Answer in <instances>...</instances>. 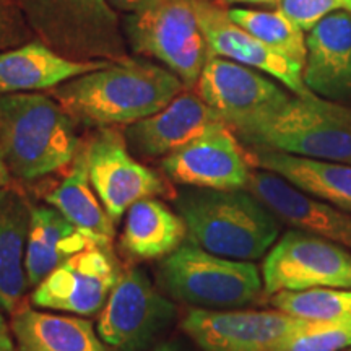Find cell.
I'll return each mask as SVG.
<instances>
[{
	"mask_svg": "<svg viewBox=\"0 0 351 351\" xmlns=\"http://www.w3.org/2000/svg\"><path fill=\"white\" fill-rule=\"evenodd\" d=\"M176 317L173 302L153 287L140 267L124 271L99 311L96 330L114 351H143Z\"/></svg>",
	"mask_w": 351,
	"mask_h": 351,
	"instance_id": "cell-8",
	"label": "cell"
},
{
	"mask_svg": "<svg viewBox=\"0 0 351 351\" xmlns=\"http://www.w3.org/2000/svg\"><path fill=\"white\" fill-rule=\"evenodd\" d=\"M302 80L314 95L351 101V12H333L307 33Z\"/></svg>",
	"mask_w": 351,
	"mask_h": 351,
	"instance_id": "cell-18",
	"label": "cell"
},
{
	"mask_svg": "<svg viewBox=\"0 0 351 351\" xmlns=\"http://www.w3.org/2000/svg\"><path fill=\"white\" fill-rule=\"evenodd\" d=\"M221 122V117L199 95L186 88L161 111L125 125L122 134L137 155L165 158Z\"/></svg>",
	"mask_w": 351,
	"mask_h": 351,
	"instance_id": "cell-17",
	"label": "cell"
},
{
	"mask_svg": "<svg viewBox=\"0 0 351 351\" xmlns=\"http://www.w3.org/2000/svg\"><path fill=\"white\" fill-rule=\"evenodd\" d=\"M12 179L13 176L5 163V158H3L2 150H0V191H2L3 187H7L8 184H12Z\"/></svg>",
	"mask_w": 351,
	"mask_h": 351,
	"instance_id": "cell-34",
	"label": "cell"
},
{
	"mask_svg": "<svg viewBox=\"0 0 351 351\" xmlns=\"http://www.w3.org/2000/svg\"><path fill=\"white\" fill-rule=\"evenodd\" d=\"M247 158L304 194L351 213V165L271 150H254Z\"/></svg>",
	"mask_w": 351,
	"mask_h": 351,
	"instance_id": "cell-21",
	"label": "cell"
},
{
	"mask_svg": "<svg viewBox=\"0 0 351 351\" xmlns=\"http://www.w3.org/2000/svg\"><path fill=\"white\" fill-rule=\"evenodd\" d=\"M176 205L189 238L215 256L252 262L269 251L280 234L278 218L244 189H184Z\"/></svg>",
	"mask_w": 351,
	"mask_h": 351,
	"instance_id": "cell-3",
	"label": "cell"
},
{
	"mask_svg": "<svg viewBox=\"0 0 351 351\" xmlns=\"http://www.w3.org/2000/svg\"><path fill=\"white\" fill-rule=\"evenodd\" d=\"M46 202L59 210L78 230L86 232L95 244L111 247L114 223L91 186L82 147L69 174L46 195Z\"/></svg>",
	"mask_w": 351,
	"mask_h": 351,
	"instance_id": "cell-25",
	"label": "cell"
},
{
	"mask_svg": "<svg viewBox=\"0 0 351 351\" xmlns=\"http://www.w3.org/2000/svg\"><path fill=\"white\" fill-rule=\"evenodd\" d=\"M230 19L251 33L254 38L275 51L276 54L288 57L293 62H306V36L304 32L293 23L280 10H257V8L236 7L228 10Z\"/></svg>",
	"mask_w": 351,
	"mask_h": 351,
	"instance_id": "cell-26",
	"label": "cell"
},
{
	"mask_svg": "<svg viewBox=\"0 0 351 351\" xmlns=\"http://www.w3.org/2000/svg\"><path fill=\"white\" fill-rule=\"evenodd\" d=\"M32 205L20 187L0 191V309L13 314L23 300L28 278L25 258Z\"/></svg>",
	"mask_w": 351,
	"mask_h": 351,
	"instance_id": "cell-20",
	"label": "cell"
},
{
	"mask_svg": "<svg viewBox=\"0 0 351 351\" xmlns=\"http://www.w3.org/2000/svg\"><path fill=\"white\" fill-rule=\"evenodd\" d=\"M195 91L231 130L274 112L291 96L267 73L212 54L204 65Z\"/></svg>",
	"mask_w": 351,
	"mask_h": 351,
	"instance_id": "cell-11",
	"label": "cell"
},
{
	"mask_svg": "<svg viewBox=\"0 0 351 351\" xmlns=\"http://www.w3.org/2000/svg\"><path fill=\"white\" fill-rule=\"evenodd\" d=\"M88 176L104 210L117 223L135 202L148 197L174 195L168 182L130 155L122 132L103 127L82 142Z\"/></svg>",
	"mask_w": 351,
	"mask_h": 351,
	"instance_id": "cell-10",
	"label": "cell"
},
{
	"mask_svg": "<svg viewBox=\"0 0 351 351\" xmlns=\"http://www.w3.org/2000/svg\"><path fill=\"white\" fill-rule=\"evenodd\" d=\"M280 221L351 251V213L307 195L270 171H252L245 187Z\"/></svg>",
	"mask_w": 351,
	"mask_h": 351,
	"instance_id": "cell-16",
	"label": "cell"
},
{
	"mask_svg": "<svg viewBox=\"0 0 351 351\" xmlns=\"http://www.w3.org/2000/svg\"><path fill=\"white\" fill-rule=\"evenodd\" d=\"M202 33L212 56L225 57L267 73L287 86L293 95H314L302 80V65L276 54L230 19L228 10L210 0H192Z\"/></svg>",
	"mask_w": 351,
	"mask_h": 351,
	"instance_id": "cell-15",
	"label": "cell"
},
{
	"mask_svg": "<svg viewBox=\"0 0 351 351\" xmlns=\"http://www.w3.org/2000/svg\"><path fill=\"white\" fill-rule=\"evenodd\" d=\"M184 90L181 78L163 65L129 56L67 80L49 95L75 122L103 129L142 121Z\"/></svg>",
	"mask_w": 351,
	"mask_h": 351,
	"instance_id": "cell-1",
	"label": "cell"
},
{
	"mask_svg": "<svg viewBox=\"0 0 351 351\" xmlns=\"http://www.w3.org/2000/svg\"><path fill=\"white\" fill-rule=\"evenodd\" d=\"M127 46L135 54L152 57L187 90L195 88L210 52L192 0H160L122 20Z\"/></svg>",
	"mask_w": 351,
	"mask_h": 351,
	"instance_id": "cell-7",
	"label": "cell"
},
{
	"mask_svg": "<svg viewBox=\"0 0 351 351\" xmlns=\"http://www.w3.org/2000/svg\"><path fill=\"white\" fill-rule=\"evenodd\" d=\"M10 328L19 351H112L101 340L91 320L21 306L12 314Z\"/></svg>",
	"mask_w": 351,
	"mask_h": 351,
	"instance_id": "cell-23",
	"label": "cell"
},
{
	"mask_svg": "<svg viewBox=\"0 0 351 351\" xmlns=\"http://www.w3.org/2000/svg\"><path fill=\"white\" fill-rule=\"evenodd\" d=\"M302 32L309 33L333 12H351V0H280L276 5Z\"/></svg>",
	"mask_w": 351,
	"mask_h": 351,
	"instance_id": "cell-29",
	"label": "cell"
},
{
	"mask_svg": "<svg viewBox=\"0 0 351 351\" xmlns=\"http://www.w3.org/2000/svg\"><path fill=\"white\" fill-rule=\"evenodd\" d=\"M77 122L52 96L0 95V150L12 176L32 182L73 163Z\"/></svg>",
	"mask_w": 351,
	"mask_h": 351,
	"instance_id": "cell-2",
	"label": "cell"
},
{
	"mask_svg": "<svg viewBox=\"0 0 351 351\" xmlns=\"http://www.w3.org/2000/svg\"><path fill=\"white\" fill-rule=\"evenodd\" d=\"M262 280L267 295L311 288L351 289V252L320 236L291 230L267 254Z\"/></svg>",
	"mask_w": 351,
	"mask_h": 351,
	"instance_id": "cell-9",
	"label": "cell"
},
{
	"mask_svg": "<svg viewBox=\"0 0 351 351\" xmlns=\"http://www.w3.org/2000/svg\"><path fill=\"white\" fill-rule=\"evenodd\" d=\"M108 2L109 5L117 8V10L135 13V12H142L148 7H153L155 3L160 2V0H108Z\"/></svg>",
	"mask_w": 351,
	"mask_h": 351,
	"instance_id": "cell-31",
	"label": "cell"
},
{
	"mask_svg": "<svg viewBox=\"0 0 351 351\" xmlns=\"http://www.w3.org/2000/svg\"><path fill=\"white\" fill-rule=\"evenodd\" d=\"M0 351H19L16 348L15 337H13L12 328L8 327L2 311H0Z\"/></svg>",
	"mask_w": 351,
	"mask_h": 351,
	"instance_id": "cell-32",
	"label": "cell"
},
{
	"mask_svg": "<svg viewBox=\"0 0 351 351\" xmlns=\"http://www.w3.org/2000/svg\"><path fill=\"white\" fill-rule=\"evenodd\" d=\"M161 169L174 184L213 191L245 189L252 173L247 153L225 122L166 155Z\"/></svg>",
	"mask_w": 351,
	"mask_h": 351,
	"instance_id": "cell-14",
	"label": "cell"
},
{
	"mask_svg": "<svg viewBox=\"0 0 351 351\" xmlns=\"http://www.w3.org/2000/svg\"><path fill=\"white\" fill-rule=\"evenodd\" d=\"M309 322L278 309L194 307L182 319V330L204 351H271Z\"/></svg>",
	"mask_w": 351,
	"mask_h": 351,
	"instance_id": "cell-12",
	"label": "cell"
},
{
	"mask_svg": "<svg viewBox=\"0 0 351 351\" xmlns=\"http://www.w3.org/2000/svg\"><path fill=\"white\" fill-rule=\"evenodd\" d=\"M232 134L252 150L351 165V108L317 95L289 96L274 112Z\"/></svg>",
	"mask_w": 351,
	"mask_h": 351,
	"instance_id": "cell-4",
	"label": "cell"
},
{
	"mask_svg": "<svg viewBox=\"0 0 351 351\" xmlns=\"http://www.w3.org/2000/svg\"><path fill=\"white\" fill-rule=\"evenodd\" d=\"M351 346V315L335 320H311L302 330L271 351H341Z\"/></svg>",
	"mask_w": 351,
	"mask_h": 351,
	"instance_id": "cell-28",
	"label": "cell"
},
{
	"mask_svg": "<svg viewBox=\"0 0 351 351\" xmlns=\"http://www.w3.org/2000/svg\"><path fill=\"white\" fill-rule=\"evenodd\" d=\"M187 238V226L181 215L165 202L148 197L127 210L121 245L124 252L138 261L165 258Z\"/></svg>",
	"mask_w": 351,
	"mask_h": 351,
	"instance_id": "cell-24",
	"label": "cell"
},
{
	"mask_svg": "<svg viewBox=\"0 0 351 351\" xmlns=\"http://www.w3.org/2000/svg\"><path fill=\"white\" fill-rule=\"evenodd\" d=\"M152 351H182V348L176 343V341H168V343L158 345L156 348H153Z\"/></svg>",
	"mask_w": 351,
	"mask_h": 351,
	"instance_id": "cell-35",
	"label": "cell"
},
{
	"mask_svg": "<svg viewBox=\"0 0 351 351\" xmlns=\"http://www.w3.org/2000/svg\"><path fill=\"white\" fill-rule=\"evenodd\" d=\"M158 280L174 300L202 309L251 304L261 295L263 282L252 262L215 256L192 239L160 262Z\"/></svg>",
	"mask_w": 351,
	"mask_h": 351,
	"instance_id": "cell-6",
	"label": "cell"
},
{
	"mask_svg": "<svg viewBox=\"0 0 351 351\" xmlns=\"http://www.w3.org/2000/svg\"><path fill=\"white\" fill-rule=\"evenodd\" d=\"M91 245L98 244L59 210L51 205L32 207L25 258L28 287L34 288L60 263Z\"/></svg>",
	"mask_w": 351,
	"mask_h": 351,
	"instance_id": "cell-22",
	"label": "cell"
},
{
	"mask_svg": "<svg viewBox=\"0 0 351 351\" xmlns=\"http://www.w3.org/2000/svg\"><path fill=\"white\" fill-rule=\"evenodd\" d=\"M39 41L72 60L129 57L122 23L108 0H13Z\"/></svg>",
	"mask_w": 351,
	"mask_h": 351,
	"instance_id": "cell-5",
	"label": "cell"
},
{
	"mask_svg": "<svg viewBox=\"0 0 351 351\" xmlns=\"http://www.w3.org/2000/svg\"><path fill=\"white\" fill-rule=\"evenodd\" d=\"M112 60H72L39 39L0 51V95L51 91L83 73L106 67Z\"/></svg>",
	"mask_w": 351,
	"mask_h": 351,
	"instance_id": "cell-19",
	"label": "cell"
},
{
	"mask_svg": "<svg viewBox=\"0 0 351 351\" xmlns=\"http://www.w3.org/2000/svg\"><path fill=\"white\" fill-rule=\"evenodd\" d=\"M121 275L111 247L91 245L52 270L34 287L29 301L38 309L95 315L106 304Z\"/></svg>",
	"mask_w": 351,
	"mask_h": 351,
	"instance_id": "cell-13",
	"label": "cell"
},
{
	"mask_svg": "<svg viewBox=\"0 0 351 351\" xmlns=\"http://www.w3.org/2000/svg\"><path fill=\"white\" fill-rule=\"evenodd\" d=\"M33 38L23 15L13 0H0V51L21 46Z\"/></svg>",
	"mask_w": 351,
	"mask_h": 351,
	"instance_id": "cell-30",
	"label": "cell"
},
{
	"mask_svg": "<svg viewBox=\"0 0 351 351\" xmlns=\"http://www.w3.org/2000/svg\"><path fill=\"white\" fill-rule=\"evenodd\" d=\"M271 306L293 317L306 320H335L351 315V289L311 288L271 295Z\"/></svg>",
	"mask_w": 351,
	"mask_h": 351,
	"instance_id": "cell-27",
	"label": "cell"
},
{
	"mask_svg": "<svg viewBox=\"0 0 351 351\" xmlns=\"http://www.w3.org/2000/svg\"><path fill=\"white\" fill-rule=\"evenodd\" d=\"M350 351H351V350H350Z\"/></svg>",
	"mask_w": 351,
	"mask_h": 351,
	"instance_id": "cell-36",
	"label": "cell"
},
{
	"mask_svg": "<svg viewBox=\"0 0 351 351\" xmlns=\"http://www.w3.org/2000/svg\"><path fill=\"white\" fill-rule=\"evenodd\" d=\"M218 2L226 3V5H263V7H271V5H278L280 0H218Z\"/></svg>",
	"mask_w": 351,
	"mask_h": 351,
	"instance_id": "cell-33",
	"label": "cell"
}]
</instances>
